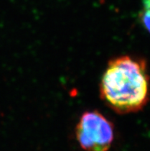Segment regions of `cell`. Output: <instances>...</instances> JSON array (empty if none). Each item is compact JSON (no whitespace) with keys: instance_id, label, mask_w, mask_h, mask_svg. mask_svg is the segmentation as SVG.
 Wrapping results in <instances>:
<instances>
[{"instance_id":"6da1fadb","label":"cell","mask_w":150,"mask_h":151,"mask_svg":"<svg viewBox=\"0 0 150 151\" xmlns=\"http://www.w3.org/2000/svg\"><path fill=\"white\" fill-rule=\"evenodd\" d=\"M103 101L119 114L134 113L149 100V78L146 61L123 55L109 61L100 84Z\"/></svg>"},{"instance_id":"7a4b0ae2","label":"cell","mask_w":150,"mask_h":151,"mask_svg":"<svg viewBox=\"0 0 150 151\" xmlns=\"http://www.w3.org/2000/svg\"><path fill=\"white\" fill-rule=\"evenodd\" d=\"M75 134L84 150L108 151L113 143L114 127L99 111H86L79 119Z\"/></svg>"},{"instance_id":"3957f363","label":"cell","mask_w":150,"mask_h":151,"mask_svg":"<svg viewBox=\"0 0 150 151\" xmlns=\"http://www.w3.org/2000/svg\"><path fill=\"white\" fill-rule=\"evenodd\" d=\"M139 17L145 29L150 33V0H143Z\"/></svg>"}]
</instances>
